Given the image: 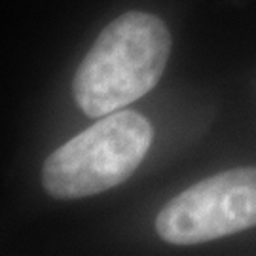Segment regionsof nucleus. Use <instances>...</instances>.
I'll return each instance as SVG.
<instances>
[{"mask_svg":"<svg viewBox=\"0 0 256 256\" xmlns=\"http://www.w3.org/2000/svg\"><path fill=\"white\" fill-rule=\"evenodd\" d=\"M171 34L160 18L128 12L110 21L74 74L72 93L86 116L102 118L144 97L160 82Z\"/></svg>","mask_w":256,"mask_h":256,"instance_id":"nucleus-1","label":"nucleus"},{"mask_svg":"<svg viewBox=\"0 0 256 256\" xmlns=\"http://www.w3.org/2000/svg\"><path fill=\"white\" fill-rule=\"evenodd\" d=\"M154 129L135 110H116L54 150L42 184L55 200H78L124 184L144 160Z\"/></svg>","mask_w":256,"mask_h":256,"instance_id":"nucleus-2","label":"nucleus"},{"mask_svg":"<svg viewBox=\"0 0 256 256\" xmlns=\"http://www.w3.org/2000/svg\"><path fill=\"white\" fill-rule=\"evenodd\" d=\"M256 226V167L203 178L160 210L158 236L171 245H198Z\"/></svg>","mask_w":256,"mask_h":256,"instance_id":"nucleus-3","label":"nucleus"}]
</instances>
